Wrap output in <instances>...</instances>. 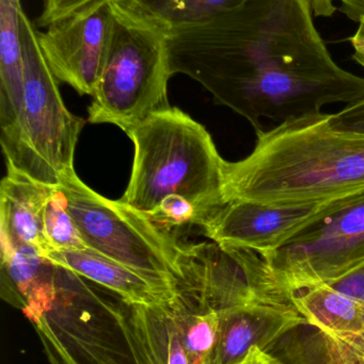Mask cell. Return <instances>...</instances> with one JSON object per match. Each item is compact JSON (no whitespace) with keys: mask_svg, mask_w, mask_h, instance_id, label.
<instances>
[{"mask_svg":"<svg viewBox=\"0 0 364 364\" xmlns=\"http://www.w3.org/2000/svg\"><path fill=\"white\" fill-rule=\"evenodd\" d=\"M293 307L320 329L336 346L364 360V301L328 284H316L291 292Z\"/></svg>","mask_w":364,"mask_h":364,"instance_id":"cell-14","label":"cell"},{"mask_svg":"<svg viewBox=\"0 0 364 364\" xmlns=\"http://www.w3.org/2000/svg\"><path fill=\"white\" fill-rule=\"evenodd\" d=\"M57 186L88 250L179 288L187 246L181 245L168 228L120 199L98 194L75 170L66 173Z\"/></svg>","mask_w":364,"mask_h":364,"instance_id":"cell-6","label":"cell"},{"mask_svg":"<svg viewBox=\"0 0 364 364\" xmlns=\"http://www.w3.org/2000/svg\"><path fill=\"white\" fill-rule=\"evenodd\" d=\"M56 297L32 323L51 364H147L130 306L102 297L83 277L56 265Z\"/></svg>","mask_w":364,"mask_h":364,"instance_id":"cell-4","label":"cell"},{"mask_svg":"<svg viewBox=\"0 0 364 364\" xmlns=\"http://www.w3.org/2000/svg\"><path fill=\"white\" fill-rule=\"evenodd\" d=\"M247 0H111L124 14L167 33L188 29L232 10Z\"/></svg>","mask_w":364,"mask_h":364,"instance_id":"cell-18","label":"cell"},{"mask_svg":"<svg viewBox=\"0 0 364 364\" xmlns=\"http://www.w3.org/2000/svg\"><path fill=\"white\" fill-rule=\"evenodd\" d=\"M331 200L288 205L229 201L200 227L203 235L220 247L250 250L263 256L284 245Z\"/></svg>","mask_w":364,"mask_h":364,"instance_id":"cell-10","label":"cell"},{"mask_svg":"<svg viewBox=\"0 0 364 364\" xmlns=\"http://www.w3.org/2000/svg\"><path fill=\"white\" fill-rule=\"evenodd\" d=\"M364 188V134L342 132L320 113L258 132L245 159L226 162L224 205L318 203Z\"/></svg>","mask_w":364,"mask_h":364,"instance_id":"cell-2","label":"cell"},{"mask_svg":"<svg viewBox=\"0 0 364 364\" xmlns=\"http://www.w3.org/2000/svg\"><path fill=\"white\" fill-rule=\"evenodd\" d=\"M95 0H43V11L38 18V25L47 27L49 23Z\"/></svg>","mask_w":364,"mask_h":364,"instance_id":"cell-21","label":"cell"},{"mask_svg":"<svg viewBox=\"0 0 364 364\" xmlns=\"http://www.w3.org/2000/svg\"><path fill=\"white\" fill-rule=\"evenodd\" d=\"M260 257L288 295L352 273L364 264V188L331 199L284 245Z\"/></svg>","mask_w":364,"mask_h":364,"instance_id":"cell-8","label":"cell"},{"mask_svg":"<svg viewBox=\"0 0 364 364\" xmlns=\"http://www.w3.org/2000/svg\"><path fill=\"white\" fill-rule=\"evenodd\" d=\"M340 348H341V354H340V356H341V360H340L339 364H356L354 356H353L348 350H346L345 348H341V346H340Z\"/></svg>","mask_w":364,"mask_h":364,"instance_id":"cell-27","label":"cell"},{"mask_svg":"<svg viewBox=\"0 0 364 364\" xmlns=\"http://www.w3.org/2000/svg\"><path fill=\"white\" fill-rule=\"evenodd\" d=\"M239 364H284L279 359L276 358L273 355L269 354L266 350L262 348H251L248 353L247 356L243 359Z\"/></svg>","mask_w":364,"mask_h":364,"instance_id":"cell-24","label":"cell"},{"mask_svg":"<svg viewBox=\"0 0 364 364\" xmlns=\"http://www.w3.org/2000/svg\"><path fill=\"white\" fill-rule=\"evenodd\" d=\"M339 10L348 18L358 21L364 16V0H340Z\"/></svg>","mask_w":364,"mask_h":364,"instance_id":"cell-25","label":"cell"},{"mask_svg":"<svg viewBox=\"0 0 364 364\" xmlns=\"http://www.w3.org/2000/svg\"><path fill=\"white\" fill-rule=\"evenodd\" d=\"M21 11V0H0V142L4 155L16 142L24 108Z\"/></svg>","mask_w":364,"mask_h":364,"instance_id":"cell-16","label":"cell"},{"mask_svg":"<svg viewBox=\"0 0 364 364\" xmlns=\"http://www.w3.org/2000/svg\"><path fill=\"white\" fill-rule=\"evenodd\" d=\"M115 9L106 62L89 107L92 124H113L128 132L168 102V33Z\"/></svg>","mask_w":364,"mask_h":364,"instance_id":"cell-5","label":"cell"},{"mask_svg":"<svg viewBox=\"0 0 364 364\" xmlns=\"http://www.w3.org/2000/svg\"><path fill=\"white\" fill-rule=\"evenodd\" d=\"M56 188L6 171L0 184L1 256L24 245L36 246L44 257L51 252L43 230V215Z\"/></svg>","mask_w":364,"mask_h":364,"instance_id":"cell-13","label":"cell"},{"mask_svg":"<svg viewBox=\"0 0 364 364\" xmlns=\"http://www.w3.org/2000/svg\"><path fill=\"white\" fill-rule=\"evenodd\" d=\"M170 301L153 306L128 305L139 350L147 364H194Z\"/></svg>","mask_w":364,"mask_h":364,"instance_id":"cell-17","label":"cell"},{"mask_svg":"<svg viewBox=\"0 0 364 364\" xmlns=\"http://www.w3.org/2000/svg\"><path fill=\"white\" fill-rule=\"evenodd\" d=\"M56 269L36 246H21L1 256L0 296L36 322L55 301Z\"/></svg>","mask_w":364,"mask_h":364,"instance_id":"cell-15","label":"cell"},{"mask_svg":"<svg viewBox=\"0 0 364 364\" xmlns=\"http://www.w3.org/2000/svg\"><path fill=\"white\" fill-rule=\"evenodd\" d=\"M217 342L209 364H239L251 348L267 346L308 321L288 304L258 299L218 312Z\"/></svg>","mask_w":364,"mask_h":364,"instance_id":"cell-11","label":"cell"},{"mask_svg":"<svg viewBox=\"0 0 364 364\" xmlns=\"http://www.w3.org/2000/svg\"><path fill=\"white\" fill-rule=\"evenodd\" d=\"M45 258L113 293L130 306L160 305L179 294L175 284L143 275L90 250H51Z\"/></svg>","mask_w":364,"mask_h":364,"instance_id":"cell-12","label":"cell"},{"mask_svg":"<svg viewBox=\"0 0 364 364\" xmlns=\"http://www.w3.org/2000/svg\"><path fill=\"white\" fill-rule=\"evenodd\" d=\"M331 124L342 132L364 134V97L346 105L339 112L331 114Z\"/></svg>","mask_w":364,"mask_h":364,"instance_id":"cell-20","label":"cell"},{"mask_svg":"<svg viewBox=\"0 0 364 364\" xmlns=\"http://www.w3.org/2000/svg\"><path fill=\"white\" fill-rule=\"evenodd\" d=\"M171 74L198 81L247 119L278 123L364 97V78L333 60L309 0H247L167 38Z\"/></svg>","mask_w":364,"mask_h":364,"instance_id":"cell-1","label":"cell"},{"mask_svg":"<svg viewBox=\"0 0 364 364\" xmlns=\"http://www.w3.org/2000/svg\"><path fill=\"white\" fill-rule=\"evenodd\" d=\"M43 230L51 250H88L66 209V197L58 186L45 205Z\"/></svg>","mask_w":364,"mask_h":364,"instance_id":"cell-19","label":"cell"},{"mask_svg":"<svg viewBox=\"0 0 364 364\" xmlns=\"http://www.w3.org/2000/svg\"><path fill=\"white\" fill-rule=\"evenodd\" d=\"M335 0H309L314 16H331L337 11Z\"/></svg>","mask_w":364,"mask_h":364,"instance_id":"cell-26","label":"cell"},{"mask_svg":"<svg viewBox=\"0 0 364 364\" xmlns=\"http://www.w3.org/2000/svg\"><path fill=\"white\" fill-rule=\"evenodd\" d=\"M24 62V108L16 142L4 156L6 171L58 186L74 170V155L85 122L68 111L58 87V79L47 64L38 31L24 10L19 15Z\"/></svg>","mask_w":364,"mask_h":364,"instance_id":"cell-7","label":"cell"},{"mask_svg":"<svg viewBox=\"0 0 364 364\" xmlns=\"http://www.w3.org/2000/svg\"><path fill=\"white\" fill-rule=\"evenodd\" d=\"M115 9L95 0L38 31L41 50L56 78L81 95H93L106 62Z\"/></svg>","mask_w":364,"mask_h":364,"instance_id":"cell-9","label":"cell"},{"mask_svg":"<svg viewBox=\"0 0 364 364\" xmlns=\"http://www.w3.org/2000/svg\"><path fill=\"white\" fill-rule=\"evenodd\" d=\"M134 143L132 175L120 200L151 218L166 199L192 203L199 225L224 205L226 160L205 127L177 108L154 113L126 132Z\"/></svg>","mask_w":364,"mask_h":364,"instance_id":"cell-3","label":"cell"},{"mask_svg":"<svg viewBox=\"0 0 364 364\" xmlns=\"http://www.w3.org/2000/svg\"><path fill=\"white\" fill-rule=\"evenodd\" d=\"M328 286L348 296L364 301V264Z\"/></svg>","mask_w":364,"mask_h":364,"instance_id":"cell-22","label":"cell"},{"mask_svg":"<svg viewBox=\"0 0 364 364\" xmlns=\"http://www.w3.org/2000/svg\"><path fill=\"white\" fill-rule=\"evenodd\" d=\"M355 361H356V364H364V360H363V359H355Z\"/></svg>","mask_w":364,"mask_h":364,"instance_id":"cell-28","label":"cell"},{"mask_svg":"<svg viewBox=\"0 0 364 364\" xmlns=\"http://www.w3.org/2000/svg\"><path fill=\"white\" fill-rule=\"evenodd\" d=\"M358 23V29L353 34L350 42L354 49L353 58L364 68V16L359 19Z\"/></svg>","mask_w":364,"mask_h":364,"instance_id":"cell-23","label":"cell"}]
</instances>
